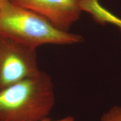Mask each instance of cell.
Returning a JSON list of instances; mask_svg holds the SVG:
<instances>
[{
	"label": "cell",
	"mask_w": 121,
	"mask_h": 121,
	"mask_svg": "<svg viewBox=\"0 0 121 121\" xmlns=\"http://www.w3.org/2000/svg\"><path fill=\"white\" fill-rule=\"evenodd\" d=\"M39 121H76V120L72 116H67V117H64L63 118L60 119H57V120H52V119H51L48 117H47Z\"/></svg>",
	"instance_id": "obj_7"
},
{
	"label": "cell",
	"mask_w": 121,
	"mask_h": 121,
	"mask_svg": "<svg viewBox=\"0 0 121 121\" xmlns=\"http://www.w3.org/2000/svg\"><path fill=\"white\" fill-rule=\"evenodd\" d=\"M16 5L43 16L56 28L67 31L79 19L80 0H9Z\"/></svg>",
	"instance_id": "obj_4"
},
{
	"label": "cell",
	"mask_w": 121,
	"mask_h": 121,
	"mask_svg": "<svg viewBox=\"0 0 121 121\" xmlns=\"http://www.w3.org/2000/svg\"><path fill=\"white\" fill-rule=\"evenodd\" d=\"M8 1H9V0H0V12H1L4 4L7 2H8Z\"/></svg>",
	"instance_id": "obj_8"
},
{
	"label": "cell",
	"mask_w": 121,
	"mask_h": 121,
	"mask_svg": "<svg viewBox=\"0 0 121 121\" xmlns=\"http://www.w3.org/2000/svg\"><path fill=\"white\" fill-rule=\"evenodd\" d=\"M0 35L37 49L47 44L69 45L80 43V35L54 27L47 19L8 1L0 12Z\"/></svg>",
	"instance_id": "obj_2"
},
{
	"label": "cell",
	"mask_w": 121,
	"mask_h": 121,
	"mask_svg": "<svg viewBox=\"0 0 121 121\" xmlns=\"http://www.w3.org/2000/svg\"><path fill=\"white\" fill-rule=\"evenodd\" d=\"M80 2L81 10L90 13L96 22L113 24L121 31V19L101 6L98 0H80Z\"/></svg>",
	"instance_id": "obj_5"
},
{
	"label": "cell",
	"mask_w": 121,
	"mask_h": 121,
	"mask_svg": "<svg viewBox=\"0 0 121 121\" xmlns=\"http://www.w3.org/2000/svg\"><path fill=\"white\" fill-rule=\"evenodd\" d=\"M100 121H121V106H114L104 113Z\"/></svg>",
	"instance_id": "obj_6"
},
{
	"label": "cell",
	"mask_w": 121,
	"mask_h": 121,
	"mask_svg": "<svg viewBox=\"0 0 121 121\" xmlns=\"http://www.w3.org/2000/svg\"><path fill=\"white\" fill-rule=\"evenodd\" d=\"M56 103L54 85L44 71L0 90V121H39Z\"/></svg>",
	"instance_id": "obj_1"
},
{
	"label": "cell",
	"mask_w": 121,
	"mask_h": 121,
	"mask_svg": "<svg viewBox=\"0 0 121 121\" xmlns=\"http://www.w3.org/2000/svg\"><path fill=\"white\" fill-rule=\"evenodd\" d=\"M40 71L37 49L0 35V90Z\"/></svg>",
	"instance_id": "obj_3"
}]
</instances>
